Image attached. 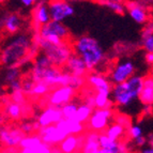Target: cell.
<instances>
[{"label":"cell","mask_w":153,"mask_h":153,"mask_svg":"<svg viewBox=\"0 0 153 153\" xmlns=\"http://www.w3.org/2000/svg\"><path fill=\"white\" fill-rule=\"evenodd\" d=\"M139 101L145 106H153V77L146 76L143 82V89L139 97Z\"/></svg>","instance_id":"obj_19"},{"label":"cell","mask_w":153,"mask_h":153,"mask_svg":"<svg viewBox=\"0 0 153 153\" xmlns=\"http://www.w3.org/2000/svg\"><path fill=\"white\" fill-rule=\"evenodd\" d=\"M34 86H36V82L31 79V77L23 78V82H22V91L24 92L25 95H31L33 89H34Z\"/></svg>","instance_id":"obj_31"},{"label":"cell","mask_w":153,"mask_h":153,"mask_svg":"<svg viewBox=\"0 0 153 153\" xmlns=\"http://www.w3.org/2000/svg\"><path fill=\"white\" fill-rule=\"evenodd\" d=\"M48 7L51 21L58 22V23H62L66 18L74 15L75 13L73 5L66 1H59V0L51 1L48 2Z\"/></svg>","instance_id":"obj_7"},{"label":"cell","mask_w":153,"mask_h":153,"mask_svg":"<svg viewBox=\"0 0 153 153\" xmlns=\"http://www.w3.org/2000/svg\"><path fill=\"white\" fill-rule=\"evenodd\" d=\"M36 32H39L40 36L43 40H46L54 45H60V44L66 42L65 40L70 36L69 29L66 28L64 24L54 21L42 26Z\"/></svg>","instance_id":"obj_4"},{"label":"cell","mask_w":153,"mask_h":153,"mask_svg":"<svg viewBox=\"0 0 153 153\" xmlns=\"http://www.w3.org/2000/svg\"><path fill=\"white\" fill-rule=\"evenodd\" d=\"M124 131H125V128H123V126H121V125L118 124V123L114 122V123H111V124H109V126L106 128L104 134L107 136L109 139H111V140L119 141V139H120L123 136V134H124Z\"/></svg>","instance_id":"obj_23"},{"label":"cell","mask_w":153,"mask_h":153,"mask_svg":"<svg viewBox=\"0 0 153 153\" xmlns=\"http://www.w3.org/2000/svg\"><path fill=\"white\" fill-rule=\"evenodd\" d=\"M145 60L147 62V64L153 66V53H146Z\"/></svg>","instance_id":"obj_41"},{"label":"cell","mask_w":153,"mask_h":153,"mask_svg":"<svg viewBox=\"0 0 153 153\" xmlns=\"http://www.w3.org/2000/svg\"><path fill=\"white\" fill-rule=\"evenodd\" d=\"M112 117L111 108H104V109H94L91 117L88 121V128L92 132H103L109 126L108 122Z\"/></svg>","instance_id":"obj_6"},{"label":"cell","mask_w":153,"mask_h":153,"mask_svg":"<svg viewBox=\"0 0 153 153\" xmlns=\"http://www.w3.org/2000/svg\"><path fill=\"white\" fill-rule=\"evenodd\" d=\"M24 138V134L19 128H2L0 131V139L8 148H15L17 146H21Z\"/></svg>","instance_id":"obj_16"},{"label":"cell","mask_w":153,"mask_h":153,"mask_svg":"<svg viewBox=\"0 0 153 153\" xmlns=\"http://www.w3.org/2000/svg\"><path fill=\"white\" fill-rule=\"evenodd\" d=\"M62 119H63V117H62L61 109L53 107V106H48L46 109H44L40 114L36 122L40 124V126L42 128H47V126L58 124Z\"/></svg>","instance_id":"obj_13"},{"label":"cell","mask_w":153,"mask_h":153,"mask_svg":"<svg viewBox=\"0 0 153 153\" xmlns=\"http://www.w3.org/2000/svg\"><path fill=\"white\" fill-rule=\"evenodd\" d=\"M51 22V12H49L48 2L46 1H38L33 11V23L34 28L38 31L42 26Z\"/></svg>","instance_id":"obj_15"},{"label":"cell","mask_w":153,"mask_h":153,"mask_svg":"<svg viewBox=\"0 0 153 153\" xmlns=\"http://www.w3.org/2000/svg\"><path fill=\"white\" fill-rule=\"evenodd\" d=\"M134 141V145L136 146V147H138V148H145L146 145L148 143V139H147V137H145V136H141V137L137 138V139H135V140H133Z\"/></svg>","instance_id":"obj_37"},{"label":"cell","mask_w":153,"mask_h":153,"mask_svg":"<svg viewBox=\"0 0 153 153\" xmlns=\"http://www.w3.org/2000/svg\"><path fill=\"white\" fill-rule=\"evenodd\" d=\"M94 153H110L108 150H106V149H103V148H100L99 150H97Z\"/></svg>","instance_id":"obj_44"},{"label":"cell","mask_w":153,"mask_h":153,"mask_svg":"<svg viewBox=\"0 0 153 153\" xmlns=\"http://www.w3.org/2000/svg\"><path fill=\"white\" fill-rule=\"evenodd\" d=\"M100 149V134L95 132H90L84 143V153H94Z\"/></svg>","instance_id":"obj_22"},{"label":"cell","mask_w":153,"mask_h":153,"mask_svg":"<svg viewBox=\"0 0 153 153\" xmlns=\"http://www.w3.org/2000/svg\"><path fill=\"white\" fill-rule=\"evenodd\" d=\"M36 1L34 0H22L21 1V4L23 5L24 8H30L32 5L36 4Z\"/></svg>","instance_id":"obj_40"},{"label":"cell","mask_w":153,"mask_h":153,"mask_svg":"<svg viewBox=\"0 0 153 153\" xmlns=\"http://www.w3.org/2000/svg\"><path fill=\"white\" fill-rule=\"evenodd\" d=\"M23 80L21 76V69L18 65L8 66L4 69V73L2 76V84L5 87H10L11 85Z\"/></svg>","instance_id":"obj_20"},{"label":"cell","mask_w":153,"mask_h":153,"mask_svg":"<svg viewBox=\"0 0 153 153\" xmlns=\"http://www.w3.org/2000/svg\"><path fill=\"white\" fill-rule=\"evenodd\" d=\"M140 45L147 53H153V34H141Z\"/></svg>","instance_id":"obj_30"},{"label":"cell","mask_w":153,"mask_h":153,"mask_svg":"<svg viewBox=\"0 0 153 153\" xmlns=\"http://www.w3.org/2000/svg\"><path fill=\"white\" fill-rule=\"evenodd\" d=\"M128 136L132 138L133 140H135L137 138L141 137L143 135V128L138 124H133L130 128H128Z\"/></svg>","instance_id":"obj_34"},{"label":"cell","mask_w":153,"mask_h":153,"mask_svg":"<svg viewBox=\"0 0 153 153\" xmlns=\"http://www.w3.org/2000/svg\"><path fill=\"white\" fill-rule=\"evenodd\" d=\"M42 143H42L41 138L39 137V136H33V137L27 136V137H25L23 139V141H22V143H21V147L27 149V150H30V149L38 148Z\"/></svg>","instance_id":"obj_28"},{"label":"cell","mask_w":153,"mask_h":153,"mask_svg":"<svg viewBox=\"0 0 153 153\" xmlns=\"http://www.w3.org/2000/svg\"><path fill=\"white\" fill-rule=\"evenodd\" d=\"M82 137L76 135H70L60 143V151L62 153H74L79 146L82 145Z\"/></svg>","instance_id":"obj_21"},{"label":"cell","mask_w":153,"mask_h":153,"mask_svg":"<svg viewBox=\"0 0 153 153\" xmlns=\"http://www.w3.org/2000/svg\"><path fill=\"white\" fill-rule=\"evenodd\" d=\"M93 110H94L93 108H91L90 106H88V105H86L85 103H82V104H80L78 106V110H77V115H76V119H75V120H77L80 123L89 121Z\"/></svg>","instance_id":"obj_25"},{"label":"cell","mask_w":153,"mask_h":153,"mask_svg":"<svg viewBox=\"0 0 153 153\" xmlns=\"http://www.w3.org/2000/svg\"><path fill=\"white\" fill-rule=\"evenodd\" d=\"M87 82L90 87L97 91V93H104V94H111L112 84L109 79L99 73H90L87 77Z\"/></svg>","instance_id":"obj_14"},{"label":"cell","mask_w":153,"mask_h":153,"mask_svg":"<svg viewBox=\"0 0 153 153\" xmlns=\"http://www.w3.org/2000/svg\"><path fill=\"white\" fill-rule=\"evenodd\" d=\"M150 76L153 77V66L151 68V71H150Z\"/></svg>","instance_id":"obj_45"},{"label":"cell","mask_w":153,"mask_h":153,"mask_svg":"<svg viewBox=\"0 0 153 153\" xmlns=\"http://www.w3.org/2000/svg\"><path fill=\"white\" fill-rule=\"evenodd\" d=\"M5 114H7V116L9 118L16 120L22 115V106L12 102V101L8 102L7 103V106H5Z\"/></svg>","instance_id":"obj_27"},{"label":"cell","mask_w":153,"mask_h":153,"mask_svg":"<svg viewBox=\"0 0 153 153\" xmlns=\"http://www.w3.org/2000/svg\"><path fill=\"white\" fill-rule=\"evenodd\" d=\"M141 34H153V22H150L145 26Z\"/></svg>","instance_id":"obj_38"},{"label":"cell","mask_w":153,"mask_h":153,"mask_svg":"<svg viewBox=\"0 0 153 153\" xmlns=\"http://www.w3.org/2000/svg\"><path fill=\"white\" fill-rule=\"evenodd\" d=\"M72 47L74 54L84 60L88 71L97 70L106 60L103 47L94 38L90 36H82L77 38L72 44Z\"/></svg>","instance_id":"obj_2"},{"label":"cell","mask_w":153,"mask_h":153,"mask_svg":"<svg viewBox=\"0 0 153 153\" xmlns=\"http://www.w3.org/2000/svg\"><path fill=\"white\" fill-rule=\"evenodd\" d=\"M19 130L23 134L26 135H30L33 132H36V131L41 130V126L38 122H30V121H24L19 124Z\"/></svg>","instance_id":"obj_29"},{"label":"cell","mask_w":153,"mask_h":153,"mask_svg":"<svg viewBox=\"0 0 153 153\" xmlns=\"http://www.w3.org/2000/svg\"><path fill=\"white\" fill-rule=\"evenodd\" d=\"M32 41L33 43L39 45L40 53L45 55L51 61V63L59 69H63L71 56L74 54L73 47L70 43L64 42L60 45H54L48 41L43 40L36 31L32 36Z\"/></svg>","instance_id":"obj_3"},{"label":"cell","mask_w":153,"mask_h":153,"mask_svg":"<svg viewBox=\"0 0 153 153\" xmlns=\"http://www.w3.org/2000/svg\"><path fill=\"white\" fill-rule=\"evenodd\" d=\"M11 100H12V102L16 103V104L22 106V105H24L26 103V95L24 94L23 91L16 92V93L11 94Z\"/></svg>","instance_id":"obj_36"},{"label":"cell","mask_w":153,"mask_h":153,"mask_svg":"<svg viewBox=\"0 0 153 153\" xmlns=\"http://www.w3.org/2000/svg\"><path fill=\"white\" fill-rule=\"evenodd\" d=\"M63 71L69 73L72 76L84 77L87 74L88 69L84 60L79 56H77L76 54H73L71 58L69 59V61L66 62V64L64 65Z\"/></svg>","instance_id":"obj_18"},{"label":"cell","mask_w":153,"mask_h":153,"mask_svg":"<svg viewBox=\"0 0 153 153\" xmlns=\"http://www.w3.org/2000/svg\"><path fill=\"white\" fill-rule=\"evenodd\" d=\"M139 153H153V146H146L145 148L140 149Z\"/></svg>","instance_id":"obj_42"},{"label":"cell","mask_w":153,"mask_h":153,"mask_svg":"<svg viewBox=\"0 0 153 153\" xmlns=\"http://www.w3.org/2000/svg\"><path fill=\"white\" fill-rule=\"evenodd\" d=\"M32 38L28 33H17L12 36L4 42L1 51V63L8 66L18 65L25 63L29 51L32 47Z\"/></svg>","instance_id":"obj_1"},{"label":"cell","mask_w":153,"mask_h":153,"mask_svg":"<svg viewBox=\"0 0 153 153\" xmlns=\"http://www.w3.org/2000/svg\"><path fill=\"white\" fill-rule=\"evenodd\" d=\"M99 4L105 5L106 8H108L109 10H111L112 12H115L116 14L119 15H123L126 10L125 3H123L122 1H117V0H107V1H97Z\"/></svg>","instance_id":"obj_24"},{"label":"cell","mask_w":153,"mask_h":153,"mask_svg":"<svg viewBox=\"0 0 153 153\" xmlns=\"http://www.w3.org/2000/svg\"><path fill=\"white\" fill-rule=\"evenodd\" d=\"M68 136H70L60 125H51L47 128H42L39 131V137L41 138L43 143L46 145H55L61 143Z\"/></svg>","instance_id":"obj_8"},{"label":"cell","mask_w":153,"mask_h":153,"mask_svg":"<svg viewBox=\"0 0 153 153\" xmlns=\"http://www.w3.org/2000/svg\"><path fill=\"white\" fill-rule=\"evenodd\" d=\"M85 84L84 77H76V76H71V80H70L69 87H71L72 89L77 90L79 88H82Z\"/></svg>","instance_id":"obj_35"},{"label":"cell","mask_w":153,"mask_h":153,"mask_svg":"<svg viewBox=\"0 0 153 153\" xmlns=\"http://www.w3.org/2000/svg\"><path fill=\"white\" fill-rule=\"evenodd\" d=\"M74 92L75 90L72 89L69 86H65V87H57L48 97L49 106H53V107L61 109L66 104L71 103L70 101H71L73 95H74Z\"/></svg>","instance_id":"obj_9"},{"label":"cell","mask_w":153,"mask_h":153,"mask_svg":"<svg viewBox=\"0 0 153 153\" xmlns=\"http://www.w3.org/2000/svg\"><path fill=\"white\" fill-rule=\"evenodd\" d=\"M135 70V64L130 59H123L118 61L109 72L110 82L112 84V86H115V85H120L128 82V79L134 76Z\"/></svg>","instance_id":"obj_5"},{"label":"cell","mask_w":153,"mask_h":153,"mask_svg":"<svg viewBox=\"0 0 153 153\" xmlns=\"http://www.w3.org/2000/svg\"><path fill=\"white\" fill-rule=\"evenodd\" d=\"M78 104L74 102H71L69 104H66L65 106L61 108L62 117L65 120H75L77 115V110H78Z\"/></svg>","instance_id":"obj_26"},{"label":"cell","mask_w":153,"mask_h":153,"mask_svg":"<svg viewBox=\"0 0 153 153\" xmlns=\"http://www.w3.org/2000/svg\"><path fill=\"white\" fill-rule=\"evenodd\" d=\"M110 99H111L114 104L117 105V106H120V107H126L134 102V99L130 94V92H128L124 82L112 86Z\"/></svg>","instance_id":"obj_12"},{"label":"cell","mask_w":153,"mask_h":153,"mask_svg":"<svg viewBox=\"0 0 153 153\" xmlns=\"http://www.w3.org/2000/svg\"><path fill=\"white\" fill-rule=\"evenodd\" d=\"M125 7L130 17L138 25H147L149 22L148 8L145 5V2L138 1H128L125 2Z\"/></svg>","instance_id":"obj_10"},{"label":"cell","mask_w":153,"mask_h":153,"mask_svg":"<svg viewBox=\"0 0 153 153\" xmlns=\"http://www.w3.org/2000/svg\"><path fill=\"white\" fill-rule=\"evenodd\" d=\"M51 66H54V64L51 63V60H49L45 55L40 53L32 62L31 75H30L31 79H32L36 84H40L44 73L48 69H51Z\"/></svg>","instance_id":"obj_11"},{"label":"cell","mask_w":153,"mask_h":153,"mask_svg":"<svg viewBox=\"0 0 153 153\" xmlns=\"http://www.w3.org/2000/svg\"><path fill=\"white\" fill-rule=\"evenodd\" d=\"M49 90V87L45 84H36L34 86V89L32 91V94L31 97H42V95H45Z\"/></svg>","instance_id":"obj_33"},{"label":"cell","mask_w":153,"mask_h":153,"mask_svg":"<svg viewBox=\"0 0 153 153\" xmlns=\"http://www.w3.org/2000/svg\"><path fill=\"white\" fill-rule=\"evenodd\" d=\"M1 27L11 36H15L22 27V18L15 12H7L1 16Z\"/></svg>","instance_id":"obj_17"},{"label":"cell","mask_w":153,"mask_h":153,"mask_svg":"<svg viewBox=\"0 0 153 153\" xmlns=\"http://www.w3.org/2000/svg\"><path fill=\"white\" fill-rule=\"evenodd\" d=\"M153 114V106H145L143 109V116L145 117H150Z\"/></svg>","instance_id":"obj_39"},{"label":"cell","mask_w":153,"mask_h":153,"mask_svg":"<svg viewBox=\"0 0 153 153\" xmlns=\"http://www.w3.org/2000/svg\"><path fill=\"white\" fill-rule=\"evenodd\" d=\"M147 139H148L149 146H153V134H149V136L147 137Z\"/></svg>","instance_id":"obj_43"},{"label":"cell","mask_w":153,"mask_h":153,"mask_svg":"<svg viewBox=\"0 0 153 153\" xmlns=\"http://www.w3.org/2000/svg\"><path fill=\"white\" fill-rule=\"evenodd\" d=\"M114 119H115L116 123L120 124L121 126H123L124 128H128V130L133 125L131 119L126 115H122V114H120V115H116Z\"/></svg>","instance_id":"obj_32"}]
</instances>
